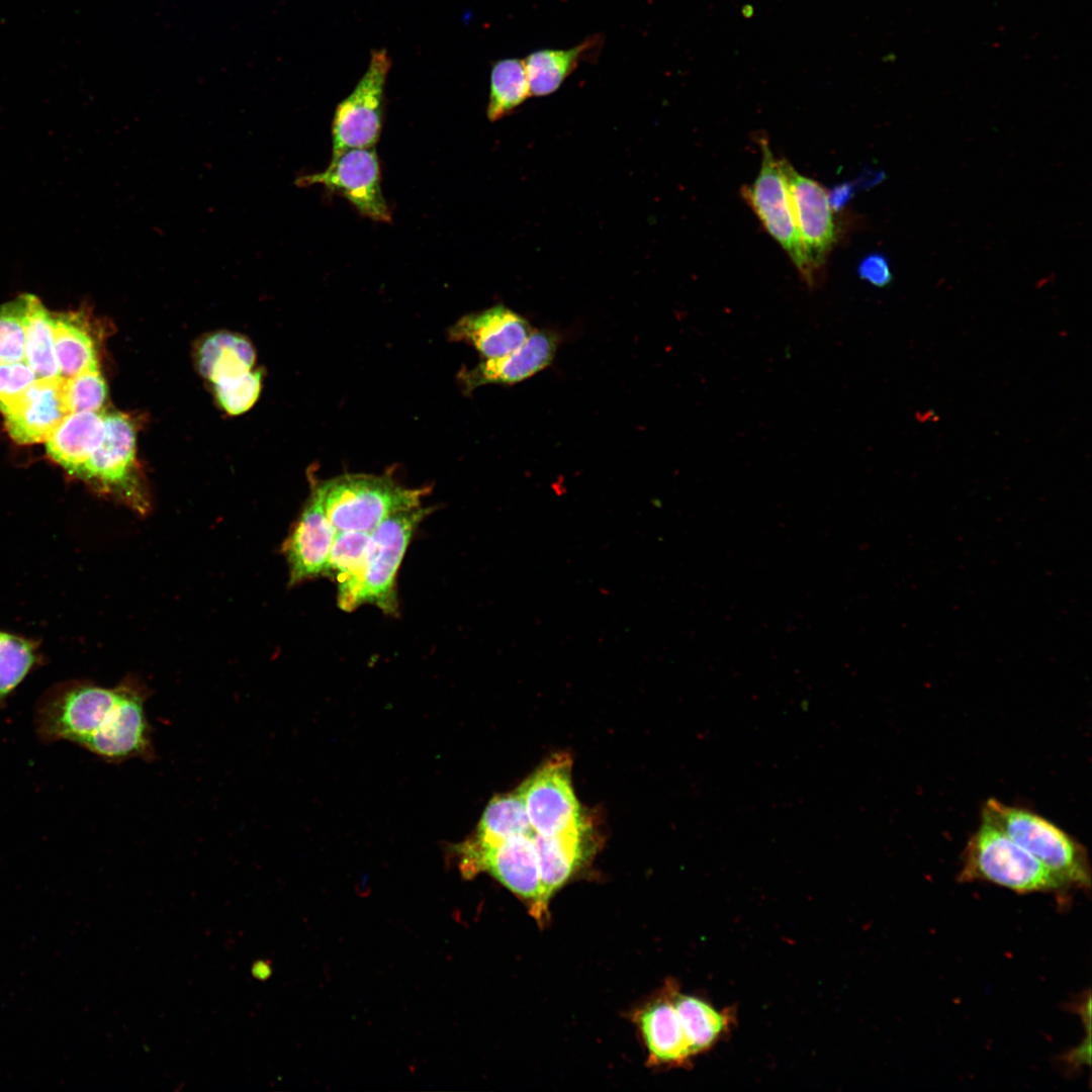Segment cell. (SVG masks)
<instances>
[{"label":"cell","mask_w":1092,"mask_h":1092,"mask_svg":"<svg viewBox=\"0 0 1092 1092\" xmlns=\"http://www.w3.org/2000/svg\"><path fill=\"white\" fill-rule=\"evenodd\" d=\"M25 359L37 379L60 377L52 330V313L25 294Z\"/></svg>","instance_id":"obj_27"},{"label":"cell","mask_w":1092,"mask_h":1092,"mask_svg":"<svg viewBox=\"0 0 1092 1092\" xmlns=\"http://www.w3.org/2000/svg\"><path fill=\"white\" fill-rule=\"evenodd\" d=\"M524 800L517 789L494 796L485 807L476 830L463 844L483 847L519 835H534Z\"/></svg>","instance_id":"obj_24"},{"label":"cell","mask_w":1092,"mask_h":1092,"mask_svg":"<svg viewBox=\"0 0 1092 1092\" xmlns=\"http://www.w3.org/2000/svg\"><path fill=\"white\" fill-rule=\"evenodd\" d=\"M636 1022L648 1051L649 1065H686L693 1057L690 1042L670 998L663 994L636 1014Z\"/></svg>","instance_id":"obj_19"},{"label":"cell","mask_w":1092,"mask_h":1092,"mask_svg":"<svg viewBox=\"0 0 1092 1092\" xmlns=\"http://www.w3.org/2000/svg\"><path fill=\"white\" fill-rule=\"evenodd\" d=\"M391 59L385 49L371 52L368 67L354 90L337 106L332 123V156L371 148L379 140L386 79Z\"/></svg>","instance_id":"obj_9"},{"label":"cell","mask_w":1092,"mask_h":1092,"mask_svg":"<svg viewBox=\"0 0 1092 1092\" xmlns=\"http://www.w3.org/2000/svg\"><path fill=\"white\" fill-rule=\"evenodd\" d=\"M540 883L541 907L548 918L553 895L576 874L592 854L590 824L551 836L534 835Z\"/></svg>","instance_id":"obj_18"},{"label":"cell","mask_w":1092,"mask_h":1092,"mask_svg":"<svg viewBox=\"0 0 1092 1092\" xmlns=\"http://www.w3.org/2000/svg\"><path fill=\"white\" fill-rule=\"evenodd\" d=\"M324 506L337 531L370 533L394 514L421 507L429 487L410 488L389 475L345 474L323 481Z\"/></svg>","instance_id":"obj_4"},{"label":"cell","mask_w":1092,"mask_h":1092,"mask_svg":"<svg viewBox=\"0 0 1092 1092\" xmlns=\"http://www.w3.org/2000/svg\"><path fill=\"white\" fill-rule=\"evenodd\" d=\"M295 184L300 187L323 185L346 198L362 215L380 222L391 219L374 147L349 149L332 156L325 171L297 177Z\"/></svg>","instance_id":"obj_11"},{"label":"cell","mask_w":1092,"mask_h":1092,"mask_svg":"<svg viewBox=\"0 0 1092 1092\" xmlns=\"http://www.w3.org/2000/svg\"><path fill=\"white\" fill-rule=\"evenodd\" d=\"M486 114L496 121L512 113L531 96L524 60H498L490 71Z\"/></svg>","instance_id":"obj_28"},{"label":"cell","mask_w":1092,"mask_h":1092,"mask_svg":"<svg viewBox=\"0 0 1092 1092\" xmlns=\"http://www.w3.org/2000/svg\"><path fill=\"white\" fill-rule=\"evenodd\" d=\"M559 335L551 330H533L518 349L504 356L484 359L474 367H463L457 379L464 394L487 384L513 385L548 367L557 352Z\"/></svg>","instance_id":"obj_15"},{"label":"cell","mask_w":1092,"mask_h":1092,"mask_svg":"<svg viewBox=\"0 0 1092 1092\" xmlns=\"http://www.w3.org/2000/svg\"><path fill=\"white\" fill-rule=\"evenodd\" d=\"M571 768L568 753H555L517 788L535 834L551 836L587 823L574 794Z\"/></svg>","instance_id":"obj_8"},{"label":"cell","mask_w":1092,"mask_h":1092,"mask_svg":"<svg viewBox=\"0 0 1092 1092\" xmlns=\"http://www.w3.org/2000/svg\"><path fill=\"white\" fill-rule=\"evenodd\" d=\"M669 993L694 1056L709 1051L729 1029L733 1019L730 1011H720L700 998L681 994L673 984L669 985Z\"/></svg>","instance_id":"obj_25"},{"label":"cell","mask_w":1092,"mask_h":1092,"mask_svg":"<svg viewBox=\"0 0 1092 1092\" xmlns=\"http://www.w3.org/2000/svg\"><path fill=\"white\" fill-rule=\"evenodd\" d=\"M101 443L78 477L115 495L138 513L149 509V498L135 462V430L123 414L105 413Z\"/></svg>","instance_id":"obj_6"},{"label":"cell","mask_w":1092,"mask_h":1092,"mask_svg":"<svg viewBox=\"0 0 1092 1092\" xmlns=\"http://www.w3.org/2000/svg\"><path fill=\"white\" fill-rule=\"evenodd\" d=\"M38 643L0 630V705L40 660Z\"/></svg>","instance_id":"obj_29"},{"label":"cell","mask_w":1092,"mask_h":1092,"mask_svg":"<svg viewBox=\"0 0 1092 1092\" xmlns=\"http://www.w3.org/2000/svg\"><path fill=\"white\" fill-rule=\"evenodd\" d=\"M123 684L124 693L116 718L84 749L112 763L136 757L152 760L155 753L152 728L145 710L149 694L136 679L126 678Z\"/></svg>","instance_id":"obj_14"},{"label":"cell","mask_w":1092,"mask_h":1092,"mask_svg":"<svg viewBox=\"0 0 1092 1092\" xmlns=\"http://www.w3.org/2000/svg\"><path fill=\"white\" fill-rule=\"evenodd\" d=\"M786 182L794 218L808 264L816 277L836 241L828 192L815 180L798 173L785 160H779Z\"/></svg>","instance_id":"obj_12"},{"label":"cell","mask_w":1092,"mask_h":1092,"mask_svg":"<svg viewBox=\"0 0 1092 1092\" xmlns=\"http://www.w3.org/2000/svg\"><path fill=\"white\" fill-rule=\"evenodd\" d=\"M1090 1033L1086 1035L1084 1042L1067 1055V1062L1073 1066H1089L1090 1065Z\"/></svg>","instance_id":"obj_35"},{"label":"cell","mask_w":1092,"mask_h":1092,"mask_svg":"<svg viewBox=\"0 0 1092 1092\" xmlns=\"http://www.w3.org/2000/svg\"><path fill=\"white\" fill-rule=\"evenodd\" d=\"M25 294L0 305V364L25 359Z\"/></svg>","instance_id":"obj_31"},{"label":"cell","mask_w":1092,"mask_h":1092,"mask_svg":"<svg viewBox=\"0 0 1092 1092\" xmlns=\"http://www.w3.org/2000/svg\"><path fill=\"white\" fill-rule=\"evenodd\" d=\"M336 534L325 510L323 481L314 479L310 494L282 546L291 585L325 575Z\"/></svg>","instance_id":"obj_13"},{"label":"cell","mask_w":1092,"mask_h":1092,"mask_svg":"<svg viewBox=\"0 0 1092 1092\" xmlns=\"http://www.w3.org/2000/svg\"><path fill=\"white\" fill-rule=\"evenodd\" d=\"M63 377L36 379L3 414L9 436L18 444L46 442L69 414Z\"/></svg>","instance_id":"obj_16"},{"label":"cell","mask_w":1092,"mask_h":1092,"mask_svg":"<svg viewBox=\"0 0 1092 1092\" xmlns=\"http://www.w3.org/2000/svg\"><path fill=\"white\" fill-rule=\"evenodd\" d=\"M533 331L529 322L504 304L460 317L447 331L449 340L473 347L484 359L518 349Z\"/></svg>","instance_id":"obj_17"},{"label":"cell","mask_w":1092,"mask_h":1092,"mask_svg":"<svg viewBox=\"0 0 1092 1092\" xmlns=\"http://www.w3.org/2000/svg\"><path fill=\"white\" fill-rule=\"evenodd\" d=\"M122 695V681L114 688L88 680L58 682L35 704V735L46 744L68 741L84 748L113 721Z\"/></svg>","instance_id":"obj_1"},{"label":"cell","mask_w":1092,"mask_h":1092,"mask_svg":"<svg viewBox=\"0 0 1092 1092\" xmlns=\"http://www.w3.org/2000/svg\"><path fill=\"white\" fill-rule=\"evenodd\" d=\"M370 533L337 531L325 575L337 583L338 605L351 612L360 607L359 599Z\"/></svg>","instance_id":"obj_22"},{"label":"cell","mask_w":1092,"mask_h":1092,"mask_svg":"<svg viewBox=\"0 0 1092 1092\" xmlns=\"http://www.w3.org/2000/svg\"><path fill=\"white\" fill-rule=\"evenodd\" d=\"M63 397L69 414L100 412L107 397V387L98 367L64 378Z\"/></svg>","instance_id":"obj_30"},{"label":"cell","mask_w":1092,"mask_h":1092,"mask_svg":"<svg viewBox=\"0 0 1092 1092\" xmlns=\"http://www.w3.org/2000/svg\"><path fill=\"white\" fill-rule=\"evenodd\" d=\"M857 274L862 280L877 287H884L892 281L889 261L879 253L866 256L858 264Z\"/></svg>","instance_id":"obj_34"},{"label":"cell","mask_w":1092,"mask_h":1092,"mask_svg":"<svg viewBox=\"0 0 1092 1092\" xmlns=\"http://www.w3.org/2000/svg\"><path fill=\"white\" fill-rule=\"evenodd\" d=\"M255 351L245 338L232 333H216L200 346L197 355L201 374L211 383L252 370Z\"/></svg>","instance_id":"obj_26"},{"label":"cell","mask_w":1092,"mask_h":1092,"mask_svg":"<svg viewBox=\"0 0 1092 1092\" xmlns=\"http://www.w3.org/2000/svg\"><path fill=\"white\" fill-rule=\"evenodd\" d=\"M535 835V834H534ZM534 835H519L483 847L461 843L454 846L462 876L471 879L487 873L523 900L542 926L547 917L541 907V883Z\"/></svg>","instance_id":"obj_5"},{"label":"cell","mask_w":1092,"mask_h":1092,"mask_svg":"<svg viewBox=\"0 0 1092 1092\" xmlns=\"http://www.w3.org/2000/svg\"><path fill=\"white\" fill-rule=\"evenodd\" d=\"M761 166L753 183L741 193L767 233L788 254L809 288L818 282L808 264L794 218L780 161L776 160L766 140L760 141Z\"/></svg>","instance_id":"obj_10"},{"label":"cell","mask_w":1092,"mask_h":1092,"mask_svg":"<svg viewBox=\"0 0 1092 1092\" xmlns=\"http://www.w3.org/2000/svg\"><path fill=\"white\" fill-rule=\"evenodd\" d=\"M103 415L100 412L68 414L46 440L50 457L78 476L101 443L104 434Z\"/></svg>","instance_id":"obj_20"},{"label":"cell","mask_w":1092,"mask_h":1092,"mask_svg":"<svg viewBox=\"0 0 1092 1092\" xmlns=\"http://www.w3.org/2000/svg\"><path fill=\"white\" fill-rule=\"evenodd\" d=\"M52 330L60 376L69 378L98 367L97 345L80 312L52 314Z\"/></svg>","instance_id":"obj_23"},{"label":"cell","mask_w":1092,"mask_h":1092,"mask_svg":"<svg viewBox=\"0 0 1092 1092\" xmlns=\"http://www.w3.org/2000/svg\"><path fill=\"white\" fill-rule=\"evenodd\" d=\"M958 880L992 883L1019 894L1070 888L1003 830L984 819L967 842Z\"/></svg>","instance_id":"obj_2"},{"label":"cell","mask_w":1092,"mask_h":1092,"mask_svg":"<svg viewBox=\"0 0 1092 1092\" xmlns=\"http://www.w3.org/2000/svg\"><path fill=\"white\" fill-rule=\"evenodd\" d=\"M261 372L250 370L219 379L212 384L222 408L231 415H240L256 402L261 390Z\"/></svg>","instance_id":"obj_32"},{"label":"cell","mask_w":1092,"mask_h":1092,"mask_svg":"<svg viewBox=\"0 0 1092 1092\" xmlns=\"http://www.w3.org/2000/svg\"><path fill=\"white\" fill-rule=\"evenodd\" d=\"M429 513L422 506L402 511L370 532L360 606L370 604L387 615L397 613L396 574L416 528Z\"/></svg>","instance_id":"obj_7"},{"label":"cell","mask_w":1092,"mask_h":1092,"mask_svg":"<svg viewBox=\"0 0 1092 1092\" xmlns=\"http://www.w3.org/2000/svg\"><path fill=\"white\" fill-rule=\"evenodd\" d=\"M603 41V35L597 33L570 49H545L528 55L524 62L531 96L555 92L582 61L597 57Z\"/></svg>","instance_id":"obj_21"},{"label":"cell","mask_w":1092,"mask_h":1092,"mask_svg":"<svg viewBox=\"0 0 1092 1092\" xmlns=\"http://www.w3.org/2000/svg\"><path fill=\"white\" fill-rule=\"evenodd\" d=\"M981 819L1003 830L1070 888L1090 889L1091 867L1085 847L1052 821L995 798L984 803Z\"/></svg>","instance_id":"obj_3"},{"label":"cell","mask_w":1092,"mask_h":1092,"mask_svg":"<svg viewBox=\"0 0 1092 1092\" xmlns=\"http://www.w3.org/2000/svg\"><path fill=\"white\" fill-rule=\"evenodd\" d=\"M36 379L25 361L0 364V412L4 414Z\"/></svg>","instance_id":"obj_33"}]
</instances>
